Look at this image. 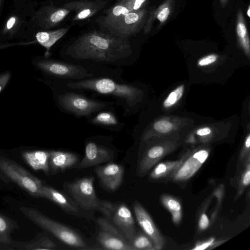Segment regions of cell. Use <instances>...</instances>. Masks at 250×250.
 Segmentation results:
<instances>
[{
    "instance_id": "obj_1",
    "label": "cell",
    "mask_w": 250,
    "mask_h": 250,
    "mask_svg": "<svg viewBox=\"0 0 250 250\" xmlns=\"http://www.w3.org/2000/svg\"><path fill=\"white\" fill-rule=\"evenodd\" d=\"M65 54L73 60L110 65H124L132 54L128 40L99 31L78 37L66 48Z\"/></svg>"
},
{
    "instance_id": "obj_2",
    "label": "cell",
    "mask_w": 250,
    "mask_h": 250,
    "mask_svg": "<svg viewBox=\"0 0 250 250\" xmlns=\"http://www.w3.org/2000/svg\"><path fill=\"white\" fill-rule=\"evenodd\" d=\"M63 84L71 89L88 90L114 97L123 106L124 114L126 115L139 102L141 93L139 88L134 86L118 83L106 77L90 78L66 82Z\"/></svg>"
},
{
    "instance_id": "obj_3",
    "label": "cell",
    "mask_w": 250,
    "mask_h": 250,
    "mask_svg": "<svg viewBox=\"0 0 250 250\" xmlns=\"http://www.w3.org/2000/svg\"><path fill=\"white\" fill-rule=\"evenodd\" d=\"M93 176H89L65 182L64 191L84 210H97L109 218L113 203L100 199L94 187Z\"/></svg>"
},
{
    "instance_id": "obj_4",
    "label": "cell",
    "mask_w": 250,
    "mask_h": 250,
    "mask_svg": "<svg viewBox=\"0 0 250 250\" xmlns=\"http://www.w3.org/2000/svg\"><path fill=\"white\" fill-rule=\"evenodd\" d=\"M24 212L36 225L50 233L65 245L78 250H97V248L89 245L83 237L72 228L32 208H25Z\"/></svg>"
},
{
    "instance_id": "obj_5",
    "label": "cell",
    "mask_w": 250,
    "mask_h": 250,
    "mask_svg": "<svg viewBox=\"0 0 250 250\" xmlns=\"http://www.w3.org/2000/svg\"><path fill=\"white\" fill-rule=\"evenodd\" d=\"M150 11V8L144 7L113 20L98 24L105 32L128 40L144 28Z\"/></svg>"
},
{
    "instance_id": "obj_6",
    "label": "cell",
    "mask_w": 250,
    "mask_h": 250,
    "mask_svg": "<svg viewBox=\"0 0 250 250\" xmlns=\"http://www.w3.org/2000/svg\"><path fill=\"white\" fill-rule=\"evenodd\" d=\"M58 101L64 110L79 117L89 116L114 104L89 99L73 92H65L59 95Z\"/></svg>"
},
{
    "instance_id": "obj_7",
    "label": "cell",
    "mask_w": 250,
    "mask_h": 250,
    "mask_svg": "<svg viewBox=\"0 0 250 250\" xmlns=\"http://www.w3.org/2000/svg\"><path fill=\"white\" fill-rule=\"evenodd\" d=\"M0 169L31 195L42 197V188L43 184L41 180L18 164L6 158H0Z\"/></svg>"
},
{
    "instance_id": "obj_8",
    "label": "cell",
    "mask_w": 250,
    "mask_h": 250,
    "mask_svg": "<svg viewBox=\"0 0 250 250\" xmlns=\"http://www.w3.org/2000/svg\"><path fill=\"white\" fill-rule=\"evenodd\" d=\"M210 151L207 148L194 149L182 157V163L169 181L183 184L189 181L199 170L208 158Z\"/></svg>"
},
{
    "instance_id": "obj_9",
    "label": "cell",
    "mask_w": 250,
    "mask_h": 250,
    "mask_svg": "<svg viewBox=\"0 0 250 250\" xmlns=\"http://www.w3.org/2000/svg\"><path fill=\"white\" fill-rule=\"evenodd\" d=\"M38 65L53 76L69 81L81 80L94 76L87 68L64 62L43 60L39 62Z\"/></svg>"
},
{
    "instance_id": "obj_10",
    "label": "cell",
    "mask_w": 250,
    "mask_h": 250,
    "mask_svg": "<svg viewBox=\"0 0 250 250\" xmlns=\"http://www.w3.org/2000/svg\"><path fill=\"white\" fill-rule=\"evenodd\" d=\"M99 230L97 242L100 249L109 250H132L129 243L120 231L107 219H97Z\"/></svg>"
},
{
    "instance_id": "obj_11",
    "label": "cell",
    "mask_w": 250,
    "mask_h": 250,
    "mask_svg": "<svg viewBox=\"0 0 250 250\" xmlns=\"http://www.w3.org/2000/svg\"><path fill=\"white\" fill-rule=\"evenodd\" d=\"M133 209L139 225L143 231L152 240L155 250L163 249L166 245L165 237L159 231L146 209L137 201L133 202Z\"/></svg>"
},
{
    "instance_id": "obj_12",
    "label": "cell",
    "mask_w": 250,
    "mask_h": 250,
    "mask_svg": "<svg viewBox=\"0 0 250 250\" xmlns=\"http://www.w3.org/2000/svg\"><path fill=\"white\" fill-rule=\"evenodd\" d=\"M109 218L130 244L136 231L133 216L127 205L123 202L113 204Z\"/></svg>"
},
{
    "instance_id": "obj_13",
    "label": "cell",
    "mask_w": 250,
    "mask_h": 250,
    "mask_svg": "<svg viewBox=\"0 0 250 250\" xmlns=\"http://www.w3.org/2000/svg\"><path fill=\"white\" fill-rule=\"evenodd\" d=\"M174 146L170 144H158L152 145L144 151L137 167L139 176L146 175L149 171L167 155L171 153Z\"/></svg>"
},
{
    "instance_id": "obj_14",
    "label": "cell",
    "mask_w": 250,
    "mask_h": 250,
    "mask_svg": "<svg viewBox=\"0 0 250 250\" xmlns=\"http://www.w3.org/2000/svg\"><path fill=\"white\" fill-rule=\"evenodd\" d=\"M114 156L112 149L94 142H88L83 158L74 168L82 169L97 166L112 161Z\"/></svg>"
},
{
    "instance_id": "obj_15",
    "label": "cell",
    "mask_w": 250,
    "mask_h": 250,
    "mask_svg": "<svg viewBox=\"0 0 250 250\" xmlns=\"http://www.w3.org/2000/svg\"><path fill=\"white\" fill-rule=\"evenodd\" d=\"M94 170L101 185L107 191H115L122 184L125 173L122 165L110 162Z\"/></svg>"
},
{
    "instance_id": "obj_16",
    "label": "cell",
    "mask_w": 250,
    "mask_h": 250,
    "mask_svg": "<svg viewBox=\"0 0 250 250\" xmlns=\"http://www.w3.org/2000/svg\"><path fill=\"white\" fill-rule=\"evenodd\" d=\"M105 0H78L68 2L62 7L74 13L73 21L88 19L96 15L107 3Z\"/></svg>"
},
{
    "instance_id": "obj_17",
    "label": "cell",
    "mask_w": 250,
    "mask_h": 250,
    "mask_svg": "<svg viewBox=\"0 0 250 250\" xmlns=\"http://www.w3.org/2000/svg\"><path fill=\"white\" fill-rule=\"evenodd\" d=\"M42 197L54 202L69 214L77 216L82 215V208L70 196L49 186L43 185Z\"/></svg>"
},
{
    "instance_id": "obj_18",
    "label": "cell",
    "mask_w": 250,
    "mask_h": 250,
    "mask_svg": "<svg viewBox=\"0 0 250 250\" xmlns=\"http://www.w3.org/2000/svg\"><path fill=\"white\" fill-rule=\"evenodd\" d=\"M70 12L63 7L47 6L37 12L35 20L40 28L49 29L58 25Z\"/></svg>"
},
{
    "instance_id": "obj_19",
    "label": "cell",
    "mask_w": 250,
    "mask_h": 250,
    "mask_svg": "<svg viewBox=\"0 0 250 250\" xmlns=\"http://www.w3.org/2000/svg\"><path fill=\"white\" fill-rule=\"evenodd\" d=\"M79 157L75 153L64 151H49V171L52 174L62 172L74 167L79 162Z\"/></svg>"
},
{
    "instance_id": "obj_20",
    "label": "cell",
    "mask_w": 250,
    "mask_h": 250,
    "mask_svg": "<svg viewBox=\"0 0 250 250\" xmlns=\"http://www.w3.org/2000/svg\"><path fill=\"white\" fill-rule=\"evenodd\" d=\"M181 163V158L178 160L158 163L150 173L148 178L149 181L158 183L169 182Z\"/></svg>"
},
{
    "instance_id": "obj_21",
    "label": "cell",
    "mask_w": 250,
    "mask_h": 250,
    "mask_svg": "<svg viewBox=\"0 0 250 250\" xmlns=\"http://www.w3.org/2000/svg\"><path fill=\"white\" fill-rule=\"evenodd\" d=\"M174 3V0H166L156 9L150 10L144 27V33L147 34L151 31L155 21L160 24L164 23L173 11Z\"/></svg>"
},
{
    "instance_id": "obj_22",
    "label": "cell",
    "mask_w": 250,
    "mask_h": 250,
    "mask_svg": "<svg viewBox=\"0 0 250 250\" xmlns=\"http://www.w3.org/2000/svg\"><path fill=\"white\" fill-rule=\"evenodd\" d=\"M27 163L35 170H42L45 173L49 172V151L37 150L23 153Z\"/></svg>"
},
{
    "instance_id": "obj_23",
    "label": "cell",
    "mask_w": 250,
    "mask_h": 250,
    "mask_svg": "<svg viewBox=\"0 0 250 250\" xmlns=\"http://www.w3.org/2000/svg\"><path fill=\"white\" fill-rule=\"evenodd\" d=\"M70 27H63L48 31H41L36 35L38 42L46 49V55H48L50 48L69 30Z\"/></svg>"
},
{
    "instance_id": "obj_24",
    "label": "cell",
    "mask_w": 250,
    "mask_h": 250,
    "mask_svg": "<svg viewBox=\"0 0 250 250\" xmlns=\"http://www.w3.org/2000/svg\"><path fill=\"white\" fill-rule=\"evenodd\" d=\"M236 32L238 41L242 49L248 56H250V42L243 11L241 9L237 14Z\"/></svg>"
},
{
    "instance_id": "obj_25",
    "label": "cell",
    "mask_w": 250,
    "mask_h": 250,
    "mask_svg": "<svg viewBox=\"0 0 250 250\" xmlns=\"http://www.w3.org/2000/svg\"><path fill=\"white\" fill-rule=\"evenodd\" d=\"M163 205L170 213L172 220L175 225H179L181 221L183 209L181 203L176 198L167 194H163L160 197Z\"/></svg>"
},
{
    "instance_id": "obj_26",
    "label": "cell",
    "mask_w": 250,
    "mask_h": 250,
    "mask_svg": "<svg viewBox=\"0 0 250 250\" xmlns=\"http://www.w3.org/2000/svg\"><path fill=\"white\" fill-rule=\"evenodd\" d=\"M238 175L235 180L236 193L234 200L239 198L249 187L250 184V159L243 167L237 172Z\"/></svg>"
},
{
    "instance_id": "obj_27",
    "label": "cell",
    "mask_w": 250,
    "mask_h": 250,
    "mask_svg": "<svg viewBox=\"0 0 250 250\" xmlns=\"http://www.w3.org/2000/svg\"><path fill=\"white\" fill-rule=\"evenodd\" d=\"M92 124L108 127H119L120 122L116 116L110 111L99 112L89 121Z\"/></svg>"
},
{
    "instance_id": "obj_28",
    "label": "cell",
    "mask_w": 250,
    "mask_h": 250,
    "mask_svg": "<svg viewBox=\"0 0 250 250\" xmlns=\"http://www.w3.org/2000/svg\"><path fill=\"white\" fill-rule=\"evenodd\" d=\"M130 244L132 250H155L152 240L143 231H136Z\"/></svg>"
},
{
    "instance_id": "obj_29",
    "label": "cell",
    "mask_w": 250,
    "mask_h": 250,
    "mask_svg": "<svg viewBox=\"0 0 250 250\" xmlns=\"http://www.w3.org/2000/svg\"><path fill=\"white\" fill-rule=\"evenodd\" d=\"M185 85L182 84L178 86L169 93L163 102V106L168 108L176 104L183 97Z\"/></svg>"
},
{
    "instance_id": "obj_30",
    "label": "cell",
    "mask_w": 250,
    "mask_h": 250,
    "mask_svg": "<svg viewBox=\"0 0 250 250\" xmlns=\"http://www.w3.org/2000/svg\"><path fill=\"white\" fill-rule=\"evenodd\" d=\"M250 135L248 134L245 140L243 148L238 156L236 164L237 172L243 167L249 159H250Z\"/></svg>"
},
{
    "instance_id": "obj_31",
    "label": "cell",
    "mask_w": 250,
    "mask_h": 250,
    "mask_svg": "<svg viewBox=\"0 0 250 250\" xmlns=\"http://www.w3.org/2000/svg\"><path fill=\"white\" fill-rule=\"evenodd\" d=\"M149 0H119L118 2L132 12L145 7Z\"/></svg>"
},
{
    "instance_id": "obj_32",
    "label": "cell",
    "mask_w": 250,
    "mask_h": 250,
    "mask_svg": "<svg viewBox=\"0 0 250 250\" xmlns=\"http://www.w3.org/2000/svg\"><path fill=\"white\" fill-rule=\"evenodd\" d=\"M173 126L172 123L166 120L157 121L153 125L154 129L161 134H166L170 132Z\"/></svg>"
},
{
    "instance_id": "obj_33",
    "label": "cell",
    "mask_w": 250,
    "mask_h": 250,
    "mask_svg": "<svg viewBox=\"0 0 250 250\" xmlns=\"http://www.w3.org/2000/svg\"><path fill=\"white\" fill-rule=\"evenodd\" d=\"M57 248L56 244L47 237H43L36 243L35 250H55Z\"/></svg>"
},
{
    "instance_id": "obj_34",
    "label": "cell",
    "mask_w": 250,
    "mask_h": 250,
    "mask_svg": "<svg viewBox=\"0 0 250 250\" xmlns=\"http://www.w3.org/2000/svg\"><path fill=\"white\" fill-rule=\"evenodd\" d=\"M210 222L209 219L206 213L205 210L200 212L198 222V230L200 231L206 230L209 227Z\"/></svg>"
},
{
    "instance_id": "obj_35",
    "label": "cell",
    "mask_w": 250,
    "mask_h": 250,
    "mask_svg": "<svg viewBox=\"0 0 250 250\" xmlns=\"http://www.w3.org/2000/svg\"><path fill=\"white\" fill-rule=\"evenodd\" d=\"M218 56L215 54H210L200 58L197 61V65L199 67H205L215 62Z\"/></svg>"
},
{
    "instance_id": "obj_36",
    "label": "cell",
    "mask_w": 250,
    "mask_h": 250,
    "mask_svg": "<svg viewBox=\"0 0 250 250\" xmlns=\"http://www.w3.org/2000/svg\"><path fill=\"white\" fill-rule=\"evenodd\" d=\"M214 194L215 195L216 197L217 198V207L216 208L212 214L211 216V219L212 221H214V219L216 218L217 214H218L219 208L221 204V203L223 200V195H224V188L223 185H221L219 188H218L217 189H216L214 192Z\"/></svg>"
},
{
    "instance_id": "obj_37",
    "label": "cell",
    "mask_w": 250,
    "mask_h": 250,
    "mask_svg": "<svg viewBox=\"0 0 250 250\" xmlns=\"http://www.w3.org/2000/svg\"><path fill=\"white\" fill-rule=\"evenodd\" d=\"M222 241H215L214 238H211L210 239L201 242L197 243L192 250H204L208 249L211 248V247H214L215 246H217L219 244V243H222Z\"/></svg>"
},
{
    "instance_id": "obj_38",
    "label": "cell",
    "mask_w": 250,
    "mask_h": 250,
    "mask_svg": "<svg viewBox=\"0 0 250 250\" xmlns=\"http://www.w3.org/2000/svg\"><path fill=\"white\" fill-rule=\"evenodd\" d=\"M9 230V225L7 220L0 215V238L7 241Z\"/></svg>"
},
{
    "instance_id": "obj_39",
    "label": "cell",
    "mask_w": 250,
    "mask_h": 250,
    "mask_svg": "<svg viewBox=\"0 0 250 250\" xmlns=\"http://www.w3.org/2000/svg\"><path fill=\"white\" fill-rule=\"evenodd\" d=\"M18 18L16 16H11L7 21L5 25L3 32L7 33L11 32L18 23Z\"/></svg>"
},
{
    "instance_id": "obj_40",
    "label": "cell",
    "mask_w": 250,
    "mask_h": 250,
    "mask_svg": "<svg viewBox=\"0 0 250 250\" xmlns=\"http://www.w3.org/2000/svg\"><path fill=\"white\" fill-rule=\"evenodd\" d=\"M211 129L209 127H204L199 128L196 132L197 136L201 137H206L210 134Z\"/></svg>"
},
{
    "instance_id": "obj_41",
    "label": "cell",
    "mask_w": 250,
    "mask_h": 250,
    "mask_svg": "<svg viewBox=\"0 0 250 250\" xmlns=\"http://www.w3.org/2000/svg\"><path fill=\"white\" fill-rule=\"evenodd\" d=\"M228 0H220L222 7H224L228 3Z\"/></svg>"
},
{
    "instance_id": "obj_42",
    "label": "cell",
    "mask_w": 250,
    "mask_h": 250,
    "mask_svg": "<svg viewBox=\"0 0 250 250\" xmlns=\"http://www.w3.org/2000/svg\"><path fill=\"white\" fill-rule=\"evenodd\" d=\"M247 16L249 18L250 17V6L249 5L247 9Z\"/></svg>"
},
{
    "instance_id": "obj_43",
    "label": "cell",
    "mask_w": 250,
    "mask_h": 250,
    "mask_svg": "<svg viewBox=\"0 0 250 250\" xmlns=\"http://www.w3.org/2000/svg\"><path fill=\"white\" fill-rule=\"evenodd\" d=\"M4 85H1V84H0V91H1L2 87H3Z\"/></svg>"
},
{
    "instance_id": "obj_44",
    "label": "cell",
    "mask_w": 250,
    "mask_h": 250,
    "mask_svg": "<svg viewBox=\"0 0 250 250\" xmlns=\"http://www.w3.org/2000/svg\"><path fill=\"white\" fill-rule=\"evenodd\" d=\"M2 0H0V5L1 3Z\"/></svg>"
}]
</instances>
